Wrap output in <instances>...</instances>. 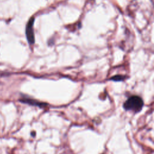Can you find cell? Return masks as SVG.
<instances>
[{
  "label": "cell",
  "instance_id": "3",
  "mask_svg": "<svg viewBox=\"0 0 154 154\" xmlns=\"http://www.w3.org/2000/svg\"><path fill=\"white\" fill-rule=\"evenodd\" d=\"M20 101L23 103H26L30 104L32 105H37L38 106H41L44 105L43 103H39L37 101H35V100H33L31 99H23L20 100Z\"/></svg>",
  "mask_w": 154,
  "mask_h": 154
},
{
  "label": "cell",
  "instance_id": "1",
  "mask_svg": "<svg viewBox=\"0 0 154 154\" xmlns=\"http://www.w3.org/2000/svg\"><path fill=\"white\" fill-rule=\"evenodd\" d=\"M144 105L142 99L138 96H132L124 103L123 107L126 110L139 112Z\"/></svg>",
  "mask_w": 154,
  "mask_h": 154
},
{
  "label": "cell",
  "instance_id": "2",
  "mask_svg": "<svg viewBox=\"0 0 154 154\" xmlns=\"http://www.w3.org/2000/svg\"><path fill=\"white\" fill-rule=\"evenodd\" d=\"M34 18L31 17L28 20V22L26 26V36L28 42L29 44H33L34 43V34L33 30V23Z\"/></svg>",
  "mask_w": 154,
  "mask_h": 154
},
{
  "label": "cell",
  "instance_id": "4",
  "mask_svg": "<svg viewBox=\"0 0 154 154\" xmlns=\"http://www.w3.org/2000/svg\"><path fill=\"white\" fill-rule=\"evenodd\" d=\"M125 77L121 75H116L111 78V80L116 81H123Z\"/></svg>",
  "mask_w": 154,
  "mask_h": 154
}]
</instances>
